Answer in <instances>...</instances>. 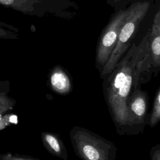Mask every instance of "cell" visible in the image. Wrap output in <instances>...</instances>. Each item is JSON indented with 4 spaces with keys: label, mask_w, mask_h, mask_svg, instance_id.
<instances>
[{
    "label": "cell",
    "mask_w": 160,
    "mask_h": 160,
    "mask_svg": "<svg viewBox=\"0 0 160 160\" xmlns=\"http://www.w3.org/2000/svg\"><path fill=\"white\" fill-rule=\"evenodd\" d=\"M152 76L148 31L138 45L131 44L111 72L102 79L104 99L119 135L128 134L126 101L129 94L133 88L146 83Z\"/></svg>",
    "instance_id": "6da1fadb"
},
{
    "label": "cell",
    "mask_w": 160,
    "mask_h": 160,
    "mask_svg": "<svg viewBox=\"0 0 160 160\" xmlns=\"http://www.w3.org/2000/svg\"><path fill=\"white\" fill-rule=\"evenodd\" d=\"M69 137L74 152L84 160H114L118 148L111 141L89 129L74 126Z\"/></svg>",
    "instance_id": "7a4b0ae2"
},
{
    "label": "cell",
    "mask_w": 160,
    "mask_h": 160,
    "mask_svg": "<svg viewBox=\"0 0 160 160\" xmlns=\"http://www.w3.org/2000/svg\"><path fill=\"white\" fill-rule=\"evenodd\" d=\"M149 6L148 1H139L132 4L128 9V15L120 31L117 44L99 75L102 79L111 72L132 44L131 41L138 32L141 21L146 16Z\"/></svg>",
    "instance_id": "3957f363"
},
{
    "label": "cell",
    "mask_w": 160,
    "mask_h": 160,
    "mask_svg": "<svg viewBox=\"0 0 160 160\" xmlns=\"http://www.w3.org/2000/svg\"><path fill=\"white\" fill-rule=\"evenodd\" d=\"M141 86L133 88L126 101L128 136L142 134L145 126L149 124V95Z\"/></svg>",
    "instance_id": "277c9868"
},
{
    "label": "cell",
    "mask_w": 160,
    "mask_h": 160,
    "mask_svg": "<svg viewBox=\"0 0 160 160\" xmlns=\"http://www.w3.org/2000/svg\"><path fill=\"white\" fill-rule=\"evenodd\" d=\"M128 12V9H120L118 11L112 16L99 36L95 56V66L99 75L117 44L120 31Z\"/></svg>",
    "instance_id": "5b68a950"
},
{
    "label": "cell",
    "mask_w": 160,
    "mask_h": 160,
    "mask_svg": "<svg viewBox=\"0 0 160 160\" xmlns=\"http://www.w3.org/2000/svg\"><path fill=\"white\" fill-rule=\"evenodd\" d=\"M148 31V52L152 76L160 72V6Z\"/></svg>",
    "instance_id": "8992f818"
},
{
    "label": "cell",
    "mask_w": 160,
    "mask_h": 160,
    "mask_svg": "<svg viewBox=\"0 0 160 160\" xmlns=\"http://www.w3.org/2000/svg\"><path fill=\"white\" fill-rule=\"evenodd\" d=\"M49 0H0V5L29 16L42 17L50 12Z\"/></svg>",
    "instance_id": "52a82bcc"
},
{
    "label": "cell",
    "mask_w": 160,
    "mask_h": 160,
    "mask_svg": "<svg viewBox=\"0 0 160 160\" xmlns=\"http://www.w3.org/2000/svg\"><path fill=\"white\" fill-rule=\"evenodd\" d=\"M49 82L52 89L61 95L69 94L73 88L71 76L67 71L60 66H55L51 71Z\"/></svg>",
    "instance_id": "ba28073f"
},
{
    "label": "cell",
    "mask_w": 160,
    "mask_h": 160,
    "mask_svg": "<svg viewBox=\"0 0 160 160\" xmlns=\"http://www.w3.org/2000/svg\"><path fill=\"white\" fill-rule=\"evenodd\" d=\"M42 138L44 147L51 154L64 160H67V150L58 134L51 132H42Z\"/></svg>",
    "instance_id": "9c48e42d"
},
{
    "label": "cell",
    "mask_w": 160,
    "mask_h": 160,
    "mask_svg": "<svg viewBox=\"0 0 160 160\" xmlns=\"http://www.w3.org/2000/svg\"><path fill=\"white\" fill-rule=\"evenodd\" d=\"M160 122V87L159 88L153 103L152 108L150 112L149 124L151 128H154Z\"/></svg>",
    "instance_id": "30bf717a"
},
{
    "label": "cell",
    "mask_w": 160,
    "mask_h": 160,
    "mask_svg": "<svg viewBox=\"0 0 160 160\" xmlns=\"http://www.w3.org/2000/svg\"><path fill=\"white\" fill-rule=\"evenodd\" d=\"M8 91L0 89V114L11 111L15 106V100L7 95Z\"/></svg>",
    "instance_id": "8fae6325"
},
{
    "label": "cell",
    "mask_w": 160,
    "mask_h": 160,
    "mask_svg": "<svg viewBox=\"0 0 160 160\" xmlns=\"http://www.w3.org/2000/svg\"><path fill=\"white\" fill-rule=\"evenodd\" d=\"M18 29L14 26L6 24L0 20V38L17 39Z\"/></svg>",
    "instance_id": "7c38bea8"
},
{
    "label": "cell",
    "mask_w": 160,
    "mask_h": 160,
    "mask_svg": "<svg viewBox=\"0 0 160 160\" xmlns=\"http://www.w3.org/2000/svg\"><path fill=\"white\" fill-rule=\"evenodd\" d=\"M149 153L151 160H160V144H158L152 146Z\"/></svg>",
    "instance_id": "4fadbf2b"
},
{
    "label": "cell",
    "mask_w": 160,
    "mask_h": 160,
    "mask_svg": "<svg viewBox=\"0 0 160 160\" xmlns=\"http://www.w3.org/2000/svg\"><path fill=\"white\" fill-rule=\"evenodd\" d=\"M2 159H7V160H16V159H34V158L29 157V156H24L22 155L15 154L12 155L11 154H4L2 158Z\"/></svg>",
    "instance_id": "5bb4252c"
},
{
    "label": "cell",
    "mask_w": 160,
    "mask_h": 160,
    "mask_svg": "<svg viewBox=\"0 0 160 160\" xmlns=\"http://www.w3.org/2000/svg\"><path fill=\"white\" fill-rule=\"evenodd\" d=\"M111 1H112L113 2H119V1H123V0H110Z\"/></svg>",
    "instance_id": "9a60e30c"
}]
</instances>
